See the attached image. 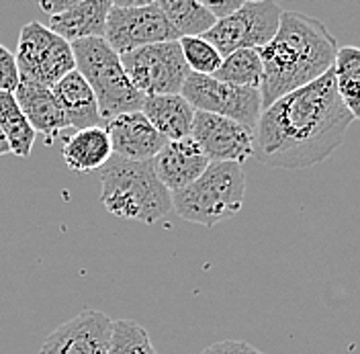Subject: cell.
Here are the masks:
<instances>
[{
    "label": "cell",
    "mask_w": 360,
    "mask_h": 354,
    "mask_svg": "<svg viewBox=\"0 0 360 354\" xmlns=\"http://www.w3.org/2000/svg\"><path fill=\"white\" fill-rule=\"evenodd\" d=\"M352 121L330 70L262 109L254 129V156L270 168H311L344 144Z\"/></svg>",
    "instance_id": "1"
},
{
    "label": "cell",
    "mask_w": 360,
    "mask_h": 354,
    "mask_svg": "<svg viewBox=\"0 0 360 354\" xmlns=\"http://www.w3.org/2000/svg\"><path fill=\"white\" fill-rule=\"evenodd\" d=\"M336 53V37L319 19L299 11H283L274 37L258 49L262 62V109L328 74Z\"/></svg>",
    "instance_id": "2"
},
{
    "label": "cell",
    "mask_w": 360,
    "mask_h": 354,
    "mask_svg": "<svg viewBox=\"0 0 360 354\" xmlns=\"http://www.w3.org/2000/svg\"><path fill=\"white\" fill-rule=\"evenodd\" d=\"M101 203L115 217L154 225L172 211V193L160 182L152 162L111 156L101 168Z\"/></svg>",
    "instance_id": "3"
},
{
    "label": "cell",
    "mask_w": 360,
    "mask_h": 354,
    "mask_svg": "<svg viewBox=\"0 0 360 354\" xmlns=\"http://www.w3.org/2000/svg\"><path fill=\"white\" fill-rule=\"evenodd\" d=\"M246 197V175L240 164L211 162L209 168L186 189L172 193L176 215L202 227L231 220Z\"/></svg>",
    "instance_id": "4"
},
{
    "label": "cell",
    "mask_w": 360,
    "mask_h": 354,
    "mask_svg": "<svg viewBox=\"0 0 360 354\" xmlns=\"http://www.w3.org/2000/svg\"><path fill=\"white\" fill-rule=\"evenodd\" d=\"M72 53L76 70L84 76L96 96L103 125L119 115L141 111L143 94L129 82L119 53L103 37L74 42Z\"/></svg>",
    "instance_id": "5"
},
{
    "label": "cell",
    "mask_w": 360,
    "mask_h": 354,
    "mask_svg": "<svg viewBox=\"0 0 360 354\" xmlns=\"http://www.w3.org/2000/svg\"><path fill=\"white\" fill-rule=\"evenodd\" d=\"M103 39L111 45L115 53L123 56L139 47L179 42L180 37L158 2L121 0L111 4Z\"/></svg>",
    "instance_id": "6"
},
{
    "label": "cell",
    "mask_w": 360,
    "mask_h": 354,
    "mask_svg": "<svg viewBox=\"0 0 360 354\" xmlns=\"http://www.w3.org/2000/svg\"><path fill=\"white\" fill-rule=\"evenodd\" d=\"M15 62L21 80L45 89H51L66 74L76 70L72 45L37 21L22 25Z\"/></svg>",
    "instance_id": "7"
},
{
    "label": "cell",
    "mask_w": 360,
    "mask_h": 354,
    "mask_svg": "<svg viewBox=\"0 0 360 354\" xmlns=\"http://www.w3.org/2000/svg\"><path fill=\"white\" fill-rule=\"evenodd\" d=\"M119 58L129 82L143 96L180 94L191 74L179 42L139 47Z\"/></svg>",
    "instance_id": "8"
},
{
    "label": "cell",
    "mask_w": 360,
    "mask_h": 354,
    "mask_svg": "<svg viewBox=\"0 0 360 354\" xmlns=\"http://www.w3.org/2000/svg\"><path fill=\"white\" fill-rule=\"evenodd\" d=\"M283 8L270 0L244 2L233 15L217 21L202 37L225 58L238 49H260L274 37Z\"/></svg>",
    "instance_id": "9"
},
{
    "label": "cell",
    "mask_w": 360,
    "mask_h": 354,
    "mask_svg": "<svg viewBox=\"0 0 360 354\" xmlns=\"http://www.w3.org/2000/svg\"><path fill=\"white\" fill-rule=\"evenodd\" d=\"M180 94L186 99V103L195 111L211 113V115L231 119L252 132L256 129L260 113H262L260 90L219 82L213 76H202V74L191 72Z\"/></svg>",
    "instance_id": "10"
},
{
    "label": "cell",
    "mask_w": 360,
    "mask_h": 354,
    "mask_svg": "<svg viewBox=\"0 0 360 354\" xmlns=\"http://www.w3.org/2000/svg\"><path fill=\"white\" fill-rule=\"evenodd\" d=\"M191 137L209 162H229L242 166L248 158L254 156V132L219 115L195 113Z\"/></svg>",
    "instance_id": "11"
},
{
    "label": "cell",
    "mask_w": 360,
    "mask_h": 354,
    "mask_svg": "<svg viewBox=\"0 0 360 354\" xmlns=\"http://www.w3.org/2000/svg\"><path fill=\"white\" fill-rule=\"evenodd\" d=\"M112 320L96 310H84L60 324L45 338L39 354H107Z\"/></svg>",
    "instance_id": "12"
},
{
    "label": "cell",
    "mask_w": 360,
    "mask_h": 354,
    "mask_svg": "<svg viewBox=\"0 0 360 354\" xmlns=\"http://www.w3.org/2000/svg\"><path fill=\"white\" fill-rule=\"evenodd\" d=\"M105 132L111 139L112 156L129 162H152L168 139L158 132L141 111L125 113L107 121Z\"/></svg>",
    "instance_id": "13"
},
{
    "label": "cell",
    "mask_w": 360,
    "mask_h": 354,
    "mask_svg": "<svg viewBox=\"0 0 360 354\" xmlns=\"http://www.w3.org/2000/svg\"><path fill=\"white\" fill-rule=\"evenodd\" d=\"M156 177L170 191L176 193L195 182L209 168V158L193 141V137H182L168 141L152 160Z\"/></svg>",
    "instance_id": "14"
},
{
    "label": "cell",
    "mask_w": 360,
    "mask_h": 354,
    "mask_svg": "<svg viewBox=\"0 0 360 354\" xmlns=\"http://www.w3.org/2000/svg\"><path fill=\"white\" fill-rule=\"evenodd\" d=\"M13 94L21 107L22 115L27 117L29 125L33 127V132L45 135L49 144L53 141L56 135H60L70 127L66 115L62 111L60 103L56 101L51 89L21 80Z\"/></svg>",
    "instance_id": "15"
},
{
    "label": "cell",
    "mask_w": 360,
    "mask_h": 354,
    "mask_svg": "<svg viewBox=\"0 0 360 354\" xmlns=\"http://www.w3.org/2000/svg\"><path fill=\"white\" fill-rule=\"evenodd\" d=\"M111 4L109 0H76L66 13L49 17V29L68 44L105 37Z\"/></svg>",
    "instance_id": "16"
},
{
    "label": "cell",
    "mask_w": 360,
    "mask_h": 354,
    "mask_svg": "<svg viewBox=\"0 0 360 354\" xmlns=\"http://www.w3.org/2000/svg\"><path fill=\"white\" fill-rule=\"evenodd\" d=\"M51 92L66 115L70 127H74L76 132L103 127L96 96L78 70H72L58 84H53Z\"/></svg>",
    "instance_id": "17"
},
{
    "label": "cell",
    "mask_w": 360,
    "mask_h": 354,
    "mask_svg": "<svg viewBox=\"0 0 360 354\" xmlns=\"http://www.w3.org/2000/svg\"><path fill=\"white\" fill-rule=\"evenodd\" d=\"M141 113L168 141H174L191 135L197 111L182 94H158L143 99Z\"/></svg>",
    "instance_id": "18"
},
{
    "label": "cell",
    "mask_w": 360,
    "mask_h": 354,
    "mask_svg": "<svg viewBox=\"0 0 360 354\" xmlns=\"http://www.w3.org/2000/svg\"><path fill=\"white\" fill-rule=\"evenodd\" d=\"M64 162L72 172L101 170L112 156L111 139L105 127H90L74 132L62 148Z\"/></svg>",
    "instance_id": "19"
},
{
    "label": "cell",
    "mask_w": 360,
    "mask_h": 354,
    "mask_svg": "<svg viewBox=\"0 0 360 354\" xmlns=\"http://www.w3.org/2000/svg\"><path fill=\"white\" fill-rule=\"evenodd\" d=\"M332 74L340 101L354 119H360V47H338Z\"/></svg>",
    "instance_id": "20"
},
{
    "label": "cell",
    "mask_w": 360,
    "mask_h": 354,
    "mask_svg": "<svg viewBox=\"0 0 360 354\" xmlns=\"http://www.w3.org/2000/svg\"><path fill=\"white\" fill-rule=\"evenodd\" d=\"M0 129L6 135L11 154L21 158L31 156L37 133L29 125L13 92H0Z\"/></svg>",
    "instance_id": "21"
},
{
    "label": "cell",
    "mask_w": 360,
    "mask_h": 354,
    "mask_svg": "<svg viewBox=\"0 0 360 354\" xmlns=\"http://www.w3.org/2000/svg\"><path fill=\"white\" fill-rule=\"evenodd\" d=\"M158 6L179 37H202L217 23L197 0H160Z\"/></svg>",
    "instance_id": "22"
},
{
    "label": "cell",
    "mask_w": 360,
    "mask_h": 354,
    "mask_svg": "<svg viewBox=\"0 0 360 354\" xmlns=\"http://www.w3.org/2000/svg\"><path fill=\"white\" fill-rule=\"evenodd\" d=\"M213 78L219 82H227V84L260 90L262 62H260L258 49H238V51L225 56L219 70L213 74Z\"/></svg>",
    "instance_id": "23"
},
{
    "label": "cell",
    "mask_w": 360,
    "mask_h": 354,
    "mask_svg": "<svg viewBox=\"0 0 360 354\" xmlns=\"http://www.w3.org/2000/svg\"><path fill=\"white\" fill-rule=\"evenodd\" d=\"M107 354H158L150 334L141 324L134 320H117L112 322L111 342Z\"/></svg>",
    "instance_id": "24"
},
{
    "label": "cell",
    "mask_w": 360,
    "mask_h": 354,
    "mask_svg": "<svg viewBox=\"0 0 360 354\" xmlns=\"http://www.w3.org/2000/svg\"><path fill=\"white\" fill-rule=\"evenodd\" d=\"M179 44L182 56H184V62L193 74L213 76L224 62L219 51L205 37H180Z\"/></svg>",
    "instance_id": "25"
},
{
    "label": "cell",
    "mask_w": 360,
    "mask_h": 354,
    "mask_svg": "<svg viewBox=\"0 0 360 354\" xmlns=\"http://www.w3.org/2000/svg\"><path fill=\"white\" fill-rule=\"evenodd\" d=\"M21 82L15 53L0 44V92H15Z\"/></svg>",
    "instance_id": "26"
},
{
    "label": "cell",
    "mask_w": 360,
    "mask_h": 354,
    "mask_svg": "<svg viewBox=\"0 0 360 354\" xmlns=\"http://www.w3.org/2000/svg\"><path fill=\"white\" fill-rule=\"evenodd\" d=\"M201 354H266L258 348H254L252 344L242 342V340H224V342H215L211 346H207Z\"/></svg>",
    "instance_id": "27"
},
{
    "label": "cell",
    "mask_w": 360,
    "mask_h": 354,
    "mask_svg": "<svg viewBox=\"0 0 360 354\" xmlns=\"http://www.w3.org/2000/svg\"><path fill=\"white\" fill-rule=\"evenodd\" d=\"M242 4H244L242 0H219V2L209 0V2H202V6L211 13V17H213L215 21L227 19L229 15H233V13L238 11Z\"/></svg>",
    "instance_id": "28"
},
{
    "label": "cell",
    "mask_w": 360,
    "mask_h": 354,
    "mask_svg": "<svg viewBox=\"0 0 360 354\" xmlns=\"http://www.w3.org/2000/svg\"><path fill=\"white\" fill-rule=\"evenodd\" d=\"M74 2L76 0H41L39 2V8L47 13V17H58V15H62V13H66L68 8H72L74 6Z\"/></svg>",
    "instance_id": "29"
},
{
    "label": "cell",
    "mask_w": 360,
    "mask_h": 354,
    "mask_svg": "<svg viewBox=\"0 0 360 354\" xmlns=\"http://www.w3.org/2000/svg\"><path fill=\"white\" fill-rule=\"evenodd\" d=\"M6 154H11V146H8V141H6V135L0 129V156Z\"/></svg>",
    "instance_id": "30"
}]
</instances>
